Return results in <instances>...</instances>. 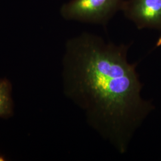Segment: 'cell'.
<instances>
[{
  "label": "cell",
  "mask_w": 161,
  "mask_h": 161,
  "mask_svg": "<svg viewBox=\"0 0 161 161\" xmlns=\"http://www.w3.org/2000/svg\"><path fill=\"white\" fill-rule=\"evenodd\" d=\"M129 47L84 33L68 42L64 59L66 96L86 112L92 126L121 153L154 108L141 97L137 64L127 59Z\"/></svg>",
  "instance_id": "6da1fadb"
},
{
  "label": "cell",
  "mask_w": 161,
  "mask_h": 161,
  "mask_svg": "<svg viewBox=\"0 0 161 161\" xmlns=\"http://www.w3.org/2000/svg\"><path fill=\"white\" fill-rule=\"evenodd\" d=\"M6 161L5 158L3 156L1 155H0V161Z\"/></svg>",
  "instance_id": "5b68a950"
},
{
  "label": "cell",
  "mask_w": 161,
  "mask_h": 161,
  "mask_svg": "<svg viewBox=\"0 0 161 161\" xmlns=\"http://www.w3.org/2000/svg\"><path fill=\"white\" fill-rule=\"evenodd\" d=\"M121 10L138 29L161 30V0H125Z\"/></svg>",
  "instance_id": "3957f363"
},
{
  "label": "cell",
  "mask_w": 161,
  "mask_h": 161,
  "mask_svg": "<svg viewBox=\"0 0 161 161\" xmlns=\"http://www.w3.org/2000/svg\"><path fill=\"white\" fill-rule=\"evenodd\" d=\"M124 0H71L64 4L61 14L66 20L106 25L118 10Z\"/></svg>",
  "instance_id": "7a4b0ae2"
},
{
  "label": "cell",
  "mask_w": 161,
  "mask_h": 161,
  "mask_svg": "<svg viewBox=\"0 0 161 161\" xmlns=\"http://www.w3.org/2000/svg\"><path fill=\"white\" fill-rule=\"evenodd\" d=\"M14 114L12 85L6 78L0 79V118L8 119Z\"/></svg>",
  "instance_id": "277c9868"
}]
</instances>
